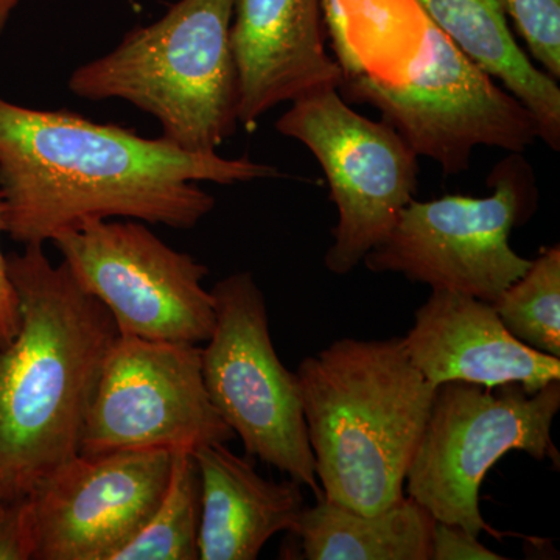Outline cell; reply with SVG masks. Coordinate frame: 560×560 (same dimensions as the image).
Instances as JSON below:
<instances>
[{
    "mask_svg": "<svg viewBox=\"0 0 560 560\" xmlns=\"http://www.w3.org/2000/svg\"><path fill=\"white\" fill-rule=\"evenodd\" d=\"M234 0H178L132 28L108 54L79 66L68 88L86 101H121L149 114L168 142L217 153L238 127L231 43Z\"/></svg>",
    "mask_w": 560,
    "mask_h": 560,
    "instance_id": "cell-4",
    "label": "cell"
},
{
    "mask_svg": "<svg viewBox=\"0 0 560 560\" xmlns=\"http://www.w3.org/2000/svg\"><path fill=\"white\" fill-rule=\"evenodd\" d=\"M173 452L79 455L20 503L27 560H116L171 480Z\"/></svg>",
    "mask_w": 560,
    "mask_h": 560,
    "instance_id": "cell-12",
    "label": "cell"
},
{
    "mask_svg": "<svg viewBox=\"0 0 560 560\" xmlns=\"http://www.w3.org/2000/svg\"><path fill=\"white\" fill-rule=\"evenodd\" d=\"M10 506H3V504H0V522H2V518L5 517L7 511H9Z\"/></svg>",
    "mask_w": 560,
    "mask_h": 560,
    "instance_id": "cell-25",
    "label": "cell"
},
{
    "mask_svg": "<svg viewBox=\"0 0 560 560\" xmlns=\"http://www.w3.org/2000/svg\"><path fill=\"white\" fill-rule=\"evenodd\" d=\"M276 130L307 147L319 162L338 210L324 265L331 275H349L388 238L415 200L418 154L386 121L350 108L338 88L291 102Z\"/></svg>",
    "mask_w": 560,
    "mask_h": 560,
    "instance_id": "cell-9",
    "label": "cell"
},
{
    "mask_svg": "<svg viewBox=\"0 0 560 560\" xmlns=\"http://www.w3.org/2000/svg\"><path fill=\"white\" fill-rule=\"evenodd\" d=\"M412 366L433 388L444 383H517L536 393L560 381V359L523 345L501 324L492 302L431 290L401 338Z\"/></svg>",
    "mask_w": 560,
    "mask_h": 560,
    "instance_id": "cell-14",
    "label": "cell"
},
{
    "mask_svg": "<svg viewBox=\"0 0 560 560\" xmlns=\"http://www.w3.org/2000/svg\"><path fill=\"white\" fill-rule=\"evenodd\" d=\"M51 243L120 335L198 346L212 335L215 301L202 287L209 268L142 221H84Z\"/></svg>",
    "mask_w": 560,
    "mask_h": 560,
    "instance_id": "cell-10",
    "label": "cell"
},
{
    "mask_svg": "<svg viewBox=\"0 0 560 560\" xmlns=\"http://www.w3.org/2000/svg\"><path fill=\"white\" fill-rule=\"evenodd\" d=\"M249 158L194 153L69 110L33 109L0 95V194L5 234L46 245L90 220L127 219L194 230L215 208L200 183L279 178Z\"/></svg>",
    "mask_w": 560,
    "mask_h": 560,
    "instance_id": "cell-1",
    "label": "cell"
},
{
    "mask_svg": "<svg viewBox=\"0 0 560 560\" xmlns=\"http://www.w3.org/2000/svg\"><path fill=\"white\" fill-rule=\"evenodd\" d=\"M323 14L331 51L345 75L342 80L366 72V66L350 38V21L342 0H323Z\"/></svg>",
    "mask_w": 560,
    "mask_h": 560,
    "instance_id": "cell-21",
    "label": "cell"
},
{
    "mask_svg": "<svg viewBox=\"0 0 560 560\" xmlns=\"http://www.w3.org/2000/svg\"><path fill=\"white\" fill-rule=\"evenodd\" d=\"M21 324L0 348V504L31 495L47 475L80 455L92 396L110 346L113 316L54 265L44 246L7 257Z\"/></svg>",
    "mask_w": 560,
    "mask_h": 560,
    "instance_id": "cell-2",
    "label": "cell"
},
{
    "mask_svg": "<svg viewBox=\"0 0 560 560\" xmlns=\"http://www.w3.org/2000/svg\"><path fill=\"white\" fill-rule=\"evenodd\" d=\"M420 13L478 68L534 114L540 140L560 149V88L518 46L499 0H412Z\"/></svg>",
    "mask_w": 560,
    "mask_h": 560,
    "instance_id": "cell-16",
    "label": "cell"
},
{
    "mask_svg": "<svg viewBox=\"0 0 560 560\" xmlns=\"http://www.w3.org/2000/svg\"><path fill=\"white\" fill-rule=\"evenodd\" d=\"M503 556L490 551L480 537L467 533L451 523L434 522L431 536V560H503Z\"/></svg>",
    "mask_w": 560,
    "mask_h": 560,
    "instance_id": "cell-22",
    "label": "cell"
},
{
    "mask_svg": "<svg viewBox=\"0 0 560 560\" xmlns=\"http://www.w3.org/2000/svg\"><path fill=\"white\" fill-rule=\"evenodd\" d=\"M489 186V197L412 200L363 264L372 272H396L431 290L495 301L529 268L530 260L511 248L510 237L536 210L537 187L522 153L501 161Z\"/></svg>",
    "mask_w": 560,
    "mask_h": 560,
    "instance_id": "cell-6",
    "label": "cell"
},
{
    "mask_svg": "<svg viewBox=\"0 0 560 560\" xmlns=\"http://www.w3.org/2000/svg\"><path fill=\"white\" fill-rule=\"evenodd\" d=\"M323 0H234L231 43L238 72V125L311 92L338 88L342 70L326 47Z\"/></svg>",
    "mask_w": 560,
    "mask_h": 560,
    "instance_id": "cell-13",
    "label": "cell"
},
{
    "mask_svg": "<svg viewBox=\"0 0 560 560\" xmlns=\"http://www.w3.org/2000/svg\"><path fill=\"white\" fill-rule=\"evenodd\" d=\"M492 305L512 337L560 359V246L541 249Z\"/></svg>",
    "mask_w": 560,
    "mask_h": 560,
    "instance_id": "cell-19",
    "label": "cell"
},
{
    "mask_svg": "<svg viewBox=\"0 0 560 560\" xmlns=\"http://www.w3.org/2000/svg\"><path fill=\"white\" fill-rule=\"evenodd\" d=\"M201 482L194 453L173 452L161 503L116 560H198Z\"/></svg>",
    "mask_w": 560,
    "mask_h": 560,
    "instance_id": "cell-18",
    "label": "cell"
},
{
    "mask_svg": "<svg viewBox=\"0 0 560 560\" xmlns=\"http://www.w3.org/2000/svg\"><path fill=\"white\" fill-rule=\"evenodd\" d=\"M0 348H2V341H0Z\"/></svg>",
    "mask_w": 560,
    "mask_h": 560,
    "instance_id": "cell-26",
    "label": "cell"
},
{
    "mask_svg": "<svg viewBox=\"0 0 560 560\" xmlns=\"http://www.w3.org/2000/svg\"><path fill=\"white\" fill-rule=\"evenodd\" d=\"M559 410L560 381L536 393L517 383L493 388L460 382L438 386L405 475V495L422 504L436 522L460 526L477 537H501L482 517V481L497 460L514 451L559 467L551 438Z\"/></svg>",
    "mask_w": 560,
    "mask_h": 560,
    "instance_id": "cell-5",
    "label": "cell"
},
{
    "mask_svg": "<svg viewBox=\"0 0 560 560\" xmlns=\"http://www.w3.org/2000/svg\"><path fill=\"white\" fill-rule=\"evenodd\" d=\"M215 326L201 348L209 399L246 455L289 475L323 499L296 372L272 346L267 301L248 271L215 283Z\"/></svg>",
    "mask_w": 560,
    "mask_h": 560,
    "instance_id": "cell-7",
    "label": "cell"
},
{
    "mask_svg": "<svg viewBox=\"0 0 560 560\" xmlns=\"http://www.w3.org/2000/svg\"><path fill=\"white\" fill-rule=\"evenodd\" d=\"M530 57L560 79V0H499Z\"/></svg>",
    "mask_w": 560,
    "mask_h": 560,
    "instance_id": "cell-20",
    "label": "cell"
},
{
    "mask_svg": "<svg viewBox=\"0 0 560 560\" xmlns=\"http://www.w3.org/2000/svg\"><path fill=\"white\" fill-rule=\"evenodd\" d=\"M434 518L405 495L377 514H361L319 499L290 530L308 560H431Z\"/></svg>",
    "mask_w": 560,
    "mask_h": 560,
    "instance_id": "cell-17",
    "label": "cell"
},
{
    "mask_svg": "<svg viewBox=\"0 0 560 560\" xmlns=\"http://www.w3.org/2000/svg\"><path fill=\"white\" fill-rule=\"evenodd\" d=\"M296 375L324 499L361 514L399 503L434 396L401 338H342Z\"/></svg>",
    "mask_w": 560,
    "mask_h": 560,
    "instance_id": "cell-3",
    "label": "cell"
},
{
    "mask_svg": "<svg viewBox=\"0 0 560 560\" xmlns=\"http://www.w3.org/2000/svg\"><path fill=\"white\" fill-rule=\"evenodd\" d=\"M2 234H5V210H3V198L0 194V237ZM20 324V304H18L16 291L11 285L9 270H7V257L0 249V341H2V346L16 337Z\"/></svg>",
    "mask_w": 560,
    "mask_h": 560,
    "instance_id": "cell-23",
    "label": "cell"
},
{
    "mask_svg": "<svg viewBox=\"0 0 560 560\" xmlns=\"http://www.w3.org/2000/svg\"><path fill=\"white\" fill-rule=\"evenodd\" d=\"M200 471V560H256L276 534L296 525L305 501L294 480L270 481L226 444L194 452Z\"/></svg>",
    "mask_w": 560,
    "mask_h": 560,
    "instance_id": "cell-15",
    "label": "cell"
},
{
    "mask_svg": "<svg viewBox=\"0 0 560 560\" xmlns=\"http://www.w3.org/2000/svg\"><path fill=\"white\" fill-rule=\"evenodd\" d=\"M425 21L420 65L410 79L393 83L366 70L342 80L341 94L377 109L418 156L447 176L466 172L478 147L523 153L540 140L534 114Z\"/></svg>",
    "mask_w": 560,
    "mask_h": 560,
    "instance_id": "cell-8",
    "label": "cell"
},
{
    "mask_svg": "<svg viewBox=\"0 0 560 560\" xmlns=\"http://www.w3.org/2000/svg\"><path fill=\"white\" fill-rule=\"evenodd\" d=\"M235 440L206 389L201 348L119 335L92 396L80 455L197 452Z\"/></svg>",
    "mask_w": 560,
    "mask_h": 560,
    "instance_id": "cell-11",
    "label": "cell"
},
{
    "mask_svg": "<svg viewBox=\"0 0 560 560\" xmlns=\"http://www.w3.org/2000/svg\"><path fill=\"white\" fill-rule=\"evenodd\" d=\"M21 0H0V36L5 32L13 11L20 5Z\"/></svg>",
    "mask_w": 560,
    "mask_h": 560,
    "instance_id": "cell-24",
    "label": "cell"
}]
</instances>
